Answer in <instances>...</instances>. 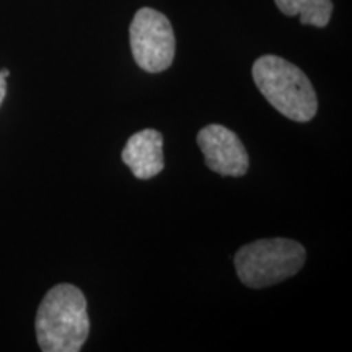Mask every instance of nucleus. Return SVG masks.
Masks as SVG:
<instances>
[{"label": "nucleus", "instance_id": "2", "mask_svg": "<svg viewBox=\"0 0 352 352\" xmlns=\"http://www.w3.org/2000/svg\"><path fill=\"white\" fill-rule=\"evenodd\" d=\"M252 74L261 95L283 116L296 122L314 120L318 98L311 82L297 65L279 56L266 54L254 60Z\"/></svg>", "mask_w": 352, "mask_h": 352}, {"label": "nucleus", "instance_id": "3", "mask_svg": "<svg viewBox=\"0 0 352 352\" xmlns=\"http://www.w3.org/2000/svg\"><path fill=\"white\" fill-rule=\"evenodd\" d=\"M307 259L305 248L289 239H264L241 246L235 270L246 287L263 289L296 276Z\"/></svg>", "mask_w": 352, "mask_h": 352}, {"label": "nucleus", "instance_id": "5", "mask_svg": "<svg viewBox=\"0 0 352 352\" xmlns=\"http://www.w3.org/2000/svg\"><path fill=\"white\" fill-rule=\"evenodd\" d=\"M206 165L222 176H243L248 171L250 158L245 145L235 132L220 124L202 127L197 134Z\"/></svg>", "mask_w": 352, "mask_h": 352}, {"label": "nucleus", "instance_id": "6", "mask_svg": "<svg viewBox=\"0 0 352 352\" xmlns=\"http://www.w3.org/2000/svg\"><path fill=\"white\" fill-rule=\"evenodd\" d=\"M122 162L139 179H151L165 168L164 135L157 129H142L132 134L121 153Z\"/></svg>", "mask_w": 352, "mask_h": 352}, {"label": "nucleus", "instance_id": "1", "mask_svg": "<svg viewBox=\"0 0 352 352\" xmlns=\"http://www.w3.org/2000/svg\"><path fill=\"white\" fill-rule=\"evenodd\" d=\"M36 340L44 352H78L90 333L87 298L72 284L52 287L39 303Z\"/></svg>", "mask_w": 352, "mask_h": 352}, {"label": "nucleus", "instance_id": "9", "mask_svg": "<svg viewBox=\"0 0 352 352\" xmlns=\"http://www.w3.org/2000/svg\"><path fill=\"white\" fill-rule=\"evenodd\" d=\"M0 74H2V76H3V77H6V78H7V77H8V76H10V72H8V70H7V69H3V70H0Z\"/></svg>", "mask_w": 352, "mask_h": 352}, {"label": "nucleus", "instance_id": "8", "mask_svg": "<svg viewBox=\"0 0 352 352\" xmlns=\"http://www.w3.org/2000/svg\"><path fill=\"white\" fill-rule=\"evenodd\" d=\"M6 95H7V82H6V77L0 74V107H2L3 100H6Z\"/></svg>", "mask_w": 352, "mask_h": 352}, {"label": "nucleus", "instance_id": "4", "mask_svg": "<svg viewBox=\"0 0 352 352\" xmlns=\"http://www.w3.org/2000/svg\"><path fill=\"white\" fill-rule=\"evenodd\" d=\"M131 51L135 64L145 72H164L175 59V33L164 13L144 7L134 15L129 28Z\"/></svg>", "mask_w": 352, "mask_h": 352}, {"label": "nucleus", "instance_id": "7", "mask_svg": "<svg viewBox=\"0 0 352 352\" xmlns=\"http://www.w3.org/2000/svg\"><path fill=\"white\" fill-rule=\"evenodd\" d=\"M277 8L287 16H298L302 25L324 28L333 15L331 0H274Z\"/></svg>", "mask_w": 352, "mask_h": 352}]
</instances>
